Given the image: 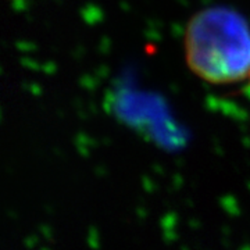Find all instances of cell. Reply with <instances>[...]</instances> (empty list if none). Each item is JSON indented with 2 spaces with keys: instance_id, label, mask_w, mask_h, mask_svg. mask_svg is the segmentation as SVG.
<instances>
[{
  "instance_id": "cell-1",
  "label": "cell",
  "mask_w": 250,
  "mask_h": 250,
  "mask_svg": "<svg viewBox=\"0 0 250 250\" xmlns=\"http://www.w3.org/2000/svg\"><path fill=\"white\" fill-rule=\"evenodd\" d=\"M185 57L190 71L208 83L245 80L250 75V25L229 7L203 9L188 22Z\"/></svg>"
}]
</instances>
